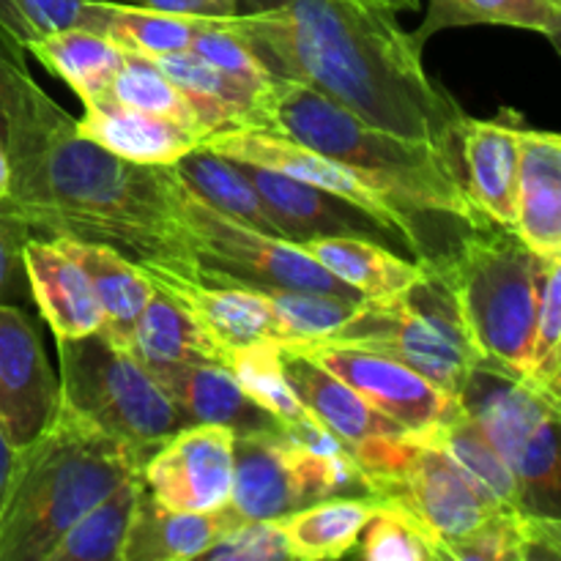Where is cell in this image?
<instances>
[{"label": "cell", "instance_id": "ac0fdd59", "mask_svg": "<svg viewBox=\"0 0 561 561\" xmlns=\"http://www.w3.org/2000/svg\"><path fill=\"white\" fill-rule=\"evenodd\" d=\"M513 230L537 255H561V137L557 131L520 129Z\"/></svg>", "mask_w": 561, "mask_h": 561}, {"label": "cell", "instance_id": "7a4b0ae2", "mask_svg": "<svg viewBox=\"0 0 561 561\" xmlns=\"http://www.w3.org/2000/svg\"><path fill=\"white\" fill-rule=\"evenodd\" d=\"M225 25L277 77L392 135L458 153L466 113L431 80L422 47L370 0H239Z\"/></svg>", "mask_w": 561, "mask_h": 561}, {"label": "cell", "instance_id": "2e32d148", "mask_svg": "<svg viewBox=\"0 0 561 561\" xmlns=\"http://www.w3.org/2000/svg\"><path fill=\"white\" fill-rule=\"evenodd\" d=\"M310 496L296 469L283 425L274 431L233 433V491L230 507L241 518L274 520L307 507Z\"/></svg>", "mask_w": 561, "mask_h": 561}, {"label": "cell", "instance_id": "1f68e13d", "mask_svg": "<svg viewBox=\"0 0 561 561\" xmlns=\"http://www.w3.org/2000/svg\"><path fill=\"white\" fill-rule=\"evenodd\" d=\"M140 493V474L121 482L60 537L47 561H121Z\"/></svg>", "mask_w": 561, "mask_h": 561}, {"label": "cell", "instance_id": "bcb514c9", "mask_svg": "<svg viewBox=\"0 0 561 561\" xmlns=\"http://www.w3.org/2000/svg\"><path fill=\"white\" fill-rule=\"evenodd\" d=\"M118 3L140 5V9L162 11V14L190 16V20L219 22L239 14V0H118Z\"/></svg>", "mask_w": 561, "mask_h": 561}, {"label": "cell", "instance_id": "f546056e", "mask_svg": "<svg viewBox=\"0 0 561 561\" xmlns=\"http://www.w3.org/2000/svg\"><path fill=\"white\" fill-rule=\"evenodd\" d=\"M376 504V499L337 496L307 504L296 513L277 518L290 559H343L354 548Z\"/></svg>", "mask_w": 561, "mask_h": 561}, {"label": "cell", "instance_id": "ee69618b", "mask_svg": "<svg viewBox=\"0 0 561 561\" xmlns=\"http://www.w3.org/2000/svg\"><path fill=\"white\" fill-rule=\"evenodd\" d=\"M27 239L31 233L25 225L0 201V305L20 307V310L33 305L25 257H22V247Z\"/></svg>", "mask_w": 561, "mask_h": 561}, {"label": "cell", "instance_id": "e575fe53", "mask_svg": "<svg viewBox=\"0 0 561 561\" xmlns=\"http://www.w3.org/2000/svg\"><path fill=\"white\" fill-rule=\"evenodd\" d=\"M345 557L365 561H449L444 542L431 529L392 504H376Z\"/></svg>", "mask_w": 561, "mask_h": 561}, {"label": "cell", "instance_id": "4dcf8cb0", "mask_svg": "<svg viewBox=\"0 0 561 561\" xmlns=\"http://www.w3.org/2000/svg\"><path fill=\"white\" fill-rule=\"evenodd\" d=\"M460 25H510L535 31L561 49V3L557 0H431L425 22L411 31L420 47L433 33Z\"/></svg>", "mask_w": 561, "mask_h": 561}, {"label": "cell", "instance_id": "44dd1931", "mask_svg": "<svg viewBox=\"0 0 561 561\" xmlns=\"http://www.w3.org/2000/svg\"><path fill=\"white\" fill-rule=\"evenodd\" d=\"M77 131L104 151L137 164H175L203 142L201 131L190 126L124 107L110 96L85 104Z\"/></svg>", "mask_w": 561, "mask_h": 561}, {"label": "cell", "instance_id": "5bb4252c", "mask_svg": "<svg viewBox=\"0 0 561 561\" xmlns=\"http://www.w3.org/2000/svg\"><path fill=\"white\" fill-rule=\"evenodd\" d=\"M197 148H208V151L233 159V162L257 164V168L274 170V173L305 181V184L310 186H321V190L334 192V195L356 203V206L365 208L367 214H373L376 219H381V222L392 225V228L398 230L387 203H383L359 175L351 173L343 162L316 151V148L301 146V142L288 140V137L261 129L211 131Z\"/></svg>", "mask_w": 561, "mask_h": 561}, {"label": "cell", "instance_id": "7402d4cb", "mask_svg": "<svg viewBox=\"0 0 561 561\" xmlns=\"http://www.w3.org/2000/svg\"><path fill=\"white\" fill-rule=\"evenodd\" d=\"M279 351H283L285 376H288V383L296 392V398L310 411L312 420L321 422L340 442L354 447V444L367 442V438L405 433L398 422H392L381 411L373 409L343 378L329 373L327 367L312 362L310 356L299 354L294 348H285V345H279Z\"/></svg>", "mask_w": 561, "mask_h": 561}, {"label": "cell", "instance_id": "9a60e30c", "mask_svg": "<svg viewBox=\"0 0 561 561\" xmlns=\"http://www.w3.org/2000/svg\"><path fill=\"white\" fill-rule=\"evenodd\" d=\"M520 118L504 113L499 118H469L458 135L460 173L477 211L502 228L515 222V190L520 164Z\"/></svg>", "mask_w": 561, "mask_h": 561}, {"label": "cell", "instance_id": "d590c367", "mask_svg": "<svg viewBox=\"0 0 561 561\" xmlns=\"http://www.w3.org/2000/svg\"><path fill=\"white\" fill-rule=\"evenodd\" d=\"M518 482V507L542 518H561L559 414L546 416L531 431L510 463Z\"/></svg>", "mask_w": 561, "mask_h": 561}, {"label": "cell", "instance_id": "4fadbf2b", "mask_svg": "<svg viewBox=\"0 0 561 561\" xmlns=\"http://www.w3.org/2000/svg\"><path fill=\"white\" fill-rule=\"evenodd\" d=\"M236 164L252 181V186L261 192L266 206L272 208L274 219L283 228L285 241L305 244L310 239H334V236L367 239L414 261L400 230L376 219L365 208L356 206V203L345 201V197L334 195V192L321 190V186H310L305 181L274 173V170L257 168V164Z\"/></svg>", "mask_w": 561, "mask_h": 561}, {"label": "cell", "instance_id": "f6af8a7d", "mask_svg": "<svg viewBox=\"0 0 561 561\" xmlns=\"http://www.w3.org/2000/svg\"><path fill=\"white\" fill-rule=\"evenodd\" d=\"M25 55L27 49L0 25V146H5L9 126L20 110L22 99H25L27 88L36 82L27 69Z\"/></svg>", "mask_w": 561, "mask_h": 561}, {"label": "cell", "instance_id": "9c48e42d", "mask_svg": "<svg viewBox=\"0 0 561 561\" xmlns=\"http://www.w3.org/2000/svg\"><path fill=\"white\" fill-rule=\"evenodd\" d=\"M179 214L201 283L239 285L263 294L321 290L345 299H365L312 261L299 244L247 228L239 219L201 201L186 184L181 186Z\"/></svg>", "mask_w": 561, "mask_h": 561}, {"label": "cell", "instance_id": "6da1fadb", "mask_svg": "<svg viewBox=\"0 0 561 561\" xmlns=\"http://www.w3.org/2000/svg\"><path fill=\"white\" fill-rule=\"evenodd\" d=\"M9 192L0 201L36 239L113 247L148 279H197L179 214L173 164H137L77 131V121L33 82L5 137Z\"/></svg>", "mask_w": 561, "mask_h": 561}, {"label": "cell", "instance_id": "e0dca14e", "mask_svg": "<svg viewBox=\"0 0 561 561\" xmlns=\"http://www.w3.org/2000/svg\"><path fill=\"white\" fill-rule=\"evenodd\" d=\"M148 370L175 403L184 425H222L233 433L274 431L283 425L255 400L247 398L225 365L181 362V365H159Z\"/></svg>", "mask_w": 561, "mask_h": 561}, {"label": "cell", "instance_id": "4316f807", "mask_svg": "<svg viewBox=\"0 0 561 561\" xmlns=\"http://www.w3.org/2000/svg\"><path fill=\"white\" fill-rule=\"evenodd\" d=\"M449 561H559L561 518L504 507L447 546Z\"/></svg>", "mask_w": 561, "mask_h": 561}, {"label": "cell", "instance_id": "f907efd6", "mask_svg": "<svg viewBox=\"0 0 561 561\" xmlns=\"http://www.w3.org/2000/svg\"><path fill=\"white\" fill-rule=\"evenodd\" d=\"M557 3H561V0H557Z\"/></svg>", "mask_w": 561, "mask_h": 561}, {"label": "cell", "instance_id": "d4e9b609", "mask_svg": "<svg viewBox=\"0 0 561 561\" xmlns=\"http://www.w3.org/2000/svg\"><path fill=\"white\" fill-rule=\"evenodd\" d=\"M329 274L354 288L365 299H383L414 285L425 274V266L411 257L398 255L389 247L367 239H310L299 244Z\"/></svg>", "mask_w": 561, "mask_h": 561}, {"label": "cell", "instance_id": "d6986e66", "mask_svg": "<svg viewBox=\"0 0 561 561\" xmlns=\"http://www.w3.org/2000/svg\"><path fill=\"white\" fill-rule=\"evenodd\" d=\"M153 288L179 301L203 332L230 356L244 345L274 340V316L263 290L239 285H208L184 277H153Z\"/></svg>", "mask_w": 561, "mask_h": 561}, {"label": "cell", "instance_id": "681fc988", "mask_svg": "<svg viewBox=\"0 0 561 561\" xmlns=\"http://www.w3.org/2000/svg\"><path fill=\"white\" fill-rule=\"evenodd\" d=\"M5 192H9V159L0 146V197H5Z\"/></svg>", "mask_w": 561, "mask_h": 561}, {"label": "cell", "instance_id": "74e56055", "mask_svg": "<svg viewBox=\"0 0 561 561\" xmlns=\"http://www.w3.org/2000/svg\"><path fill=\"white\" fill-rule=\"evenodd\" d=\"M268 307L274 316V343L296 345L316 343L337 332L365 299H345L321 290H268Z\"/></svg>", "mask_w": 561, "mask_h": 561}, {"label": "cell", "instance_id": "60d3db41", "mask_svg": "<svg viewBox=\"0 0 561 561\" xmlns=\"http://www.w3.org/2000/svg\"><path fill=\"white\" fill-rule=\"evenodd\" d=\"M102 0H0V25L25 47L55 31H99Z\"/></svg>", "mask_w": 561, "mask_h": 561}, {"label": "cell", "instance_id": "c3c4849f", "mask_svg": "<svg viewBox=\"0 0 561 561\" xmlns=\"http://www.w3.org/2000/svg\"><path fill=\"white\" fill-rule=\"evenodd\" d=\"M370 3L383 5V9L394 11V14H398V11H414L416 9V0H370Z\"/></svg>", "mask_w": 561, "mask_h": 561}, {"label": "cell", "instance_id": "484cf974", "mask_svg": "<svg viewBox=\"0 0 561 561\" xmlns=\"http://www.w3.org/2000/svg\"><path fill=\"white\" fill-rule=\"evenodd\" d=\"M126 351L146 367L181 365V362L186 365L208 362V365L228 367L225 351L203 332L201 323L179 301L157 288H153L146 310L137 318Z\"/></svg>", "mask_w": 561, "mask_h": 561}, {"label": "cell", "instance_id": "7bdbcfd3", "mask_svg": "<svg viewBox=\"0 0 561 561\" xmlns=\"http://www.w3.org/2000/svg\"><path fill=\"white\" fill-rule=\"evenodd\" d=\"M201 559L208 561H288V546L279 520L236 518Z\"/></svg>", "mask_w": 561, "mask_h": 561}, {"label": "cell", "instance_id": "8fae6325", "mask_svg": "<svg viewBox=\"0 0 561 561\" xmlns=\"http://www.w3.org/2000/svg\"><path fill=\"white\" fill-rule=\"evenodd\" d=\"M285 348L310 356L312 362L343 378L373 409L398 422L405 433L427 431L463 411L460 400L449 398L425 376L376 351L340 343H296Z\"/></svg>", "mask_w": 561, "mask_h": 561}, {"label": "cell", "instance_id": "836d02e7", "mask_svg": "<svg viewBox=\"0 0 561 561\" xmlns=\"http://www.w3.org/2000/svg\"><path fill=\"white\" fill-rule=\"evenodd\" d=\"M422 433V431H420ZM427 436L438 444L442 449H447L449 458L493 499L502 507H518V482H515L513 469H510L507 460L502 458L496 447L491 444V438L485 436V431L480 427V422L466 411L455 416H449L442 425L427 427ZM520 510V507H518Z\"/></svg>", "mask_w": 561, "mask_h": 561}, {"label": "cell", "instance_id": "b9f144b4", "mask_svg": "<svg viewBox=\"0 0 561 561\" xmlns=\"http://www.w3.org/2000/svg\"><path fill=\"white\" fill-rule=\"evenodd\" d=\"M192 53L206 60V64H211L217 71H222L233 82L252 88L257 93H268L274 80H277V75L257 58L255 49L239 33L230 31L225 20L208 22L197 33L195 42H192Z\"/></svg>", "mask_w": 561, "mask_h": 561}, {"label": "cell", "instance_id": "5b68a950", "mask_svg": "<svg viewBox=\"0 0 561 561\" xmlns=\"http://www.w3.org/2000/svg\"><path fill=\"white\" fill-rule=\"evenodd\" d=\"M542 261L513 228L485 222L436 268L458 301L480 365L526 378Z\"/></svg>", "mask_w": 561, "mask_h": 561}, {"label": "cell", "instance_id": "3957f363", "mask_svg": "<svg viewBox=\"0 0 561 561\" xmlns=\"http://www.w3.org/2000/svg\"><path fill=\"white\" fill-rule=\"evenodd\" d=\"M257 129L316 148L359 175L387 203L422 266H447L488 222L469 201L458 153L378 129L301 82L274 80Z\"/></svg>", "mask_w": 561, "mask_h": 561}, {"label": "cell", "instance_id": "ab89813d", "mask_svg": "<svg viewBox=\"0 0 561 561\" xmlns=\"http://www.w3.org/2000/svg\"><path fill=\"white\" fill-rule=\"evenodd\" d=\"M526 378L561 398V255L542 261Z\"/></svg>", "mask_w": 561, "mask_h": 561}, {"label": "cell", "instance_id": "603a6c76", "mask_svg": "<svg viewBox=\"0 0 561 561\" xmlns=\"http://www.w3.org/2000/svg\"><path fill=\"white\" fill-rule=\"evenodd\" d=\"M85 272L99 307H102V329L113 343L129 345L135 323L153 296V283L135 261L115 252L113 247L91 244L75 239H49Z\"/></svg>", "mask_w": 561, "mask_h": 561}, {"label": "cell", "instance_id": "30bf717a", "mask_svg": "<svg viewBox=\"0 0 561 561\" xmlns=\"http://www.w3.org/2000/svg\"><path fill=\"white\" fill-rule=\"evenodd\" d=\"M142 491L162 507L214 513L233 491V431L184 425L151 449L140 469Z\"/></svg>", "mask_w": 561, "mask_h": 561}, {"label": "cell", "instance_id": "7dc6e473", "mask_svg": "<svg viewBox=\"0 0 561 561\" xmlns=\"http://www.w3.org/2000/svg\"><path fill=\"white\" fill-rule=\"evenodd\" d=\"M14 455H16V449L11 447V442L5 438V433L0 431V513H3L5 491H9V477H11V466H14Z\"/></svg>", "mask_w": 561, "mask_h": 561}, {"label": "cell", "instance_id": "d6a6232c", "mask_svg": "<svg viewBox=\"0 0 561 561\" xmlns=\"http://www.w3.org/2000/svg\"><path fill=\"white\" fill-rule=\"evenodd\" d=\"M206 25L208 20H190V16L162 14L118 0H102V20L96 33L113 42L121 53L153 60L192 49V42Z\"/></svg>", "mask_w": 561, "mask_h": 561}, {"label": "cell", "instance_id": "7c38bea8", "mask_svg": "<svg viewBox=\"0 0 561 561\" xmlns=\"http://www.w3.org/2000/svg\"><path fill=\"white\" fill-rule=\"evenodd\" d=\"M60 409L58 378L25 310L0 305V431L22 449L53 425Z\"/></svg>", "mask_w": 561, "mask_h": 561}, {"label": "cell", "instance_id": "52a82bcc", "mask_svg": "<svg viewBox=\"0 0 561 561\" xmlns=\"http://www.w3.org/2000/svg\"><path fill=\"white\" fill-rule=\"evenodd\" d=\"M60 411L151 455L184 427L157 378L104 332L58 340Z\"/></svg>", "mask_w": 561, "mask_h": 561}, {"label": "cell", "instance_id": "ffe728a7", "mask_svg": "<svg viewBox=\"0 0 561 561\" xmlns=\"http://www.w3.org/2000/svg\"><path fill=\"white\" fill-rule=\"evenodd\" d=\"M31 299L55 340L82 337L102 329V307L85 272L49 239H31L22 247Z\"/></svg>", "mask_w": 561, "mask_h": 561}, {"label": "cell", "instance_id": "8992f818", "mask_svg": "<svg viewBox=\"0 0 561 561\" xmlns=\"http://www.w3.org/2000/svg\"><path fill=\"white\" fill-rule=\"evenodd\" d=\"M316 343L376 351L416 370L455 400L463 398L471 373L480 365L453 290L436 268L427 266L400 294L362 301L337 332Z\"/></svg>", "mask_w": 561, "mask_h": 561}, {"label": "cell", "instance_id": "f35d334b", "mask_svg": "<svg viewBox=\"0 0 561 561\" xmlns=\"http://www.w3.org/2000/svg\"><path fill=\"white\" fill-rule=\"evenodd\" d=\"M107 96L113 99V102L124 104V107L175 121V124L190 126V129L201 131V135L206 137V131L197 124L195 113H192L184 93L164 77V71L159 69L151 58L124 53V60H121L118 71H115Z\"/></svg>", "mask_w": 561, "mask_h": 561}, {"label": "cell", "instance_id": "f1b7e54d", "mask_svg": "<svg viewBox=\"0 0 561 561\" xmlns=\"http://www.w3.org/2000/svg\"><path fill=\"white\" fill-rule=\"evenodd\" d=\"M173 168L181 175V181L208 206L239 219L247 228L285 239L272 208L266 206L261 192L252 186V181L241 173L233 159L219 157L208 148H195L186 157H181Z\"/></svg>", "mask_w": 561, "mask_h": 561}, {"label": "cell", "instance_id": "ba28073f", "mask_svg": "<svg viewBox=\"0 0 561 561\" xmlns=\"http://www.w3.org/2000/svg\"><path fill=\"white\" fill-rule=\"evenodd\" d=\"M348 449L370 499L409 513L444 548L504 510L425 431L376 436Z\"/></svg>", "mask_w": 561, "mask_h": 561}, {"label": "cell", "instance_id": "8d00e7d4", "mask_svg": "<svg viewBox=\"0 0 561 561\" xmlns=\"http://www.w3.org/2000/svg\"><path fill=\"white\" fill-rule=\"evenodd\" d=\"M228 370L233 373L247 398L255 400L277 422L288 425V422L310 420V411L301 405V400L290 389L283 367V351L274 340H261V343L230 351Z\"/></svg>", "mask_w": 561, "mask_h": 561}, {"label": "cell", "instance_id": "277c9868", "mask_svg": "<svg viewBox=\"0 0 561 561\" xmlns=\"http://www.w3.org/2000/svg\"><path fill=\"white\" fill-rule=\"evenodd\" d=\"M146 458L58 409L47 433L14 455L0 513V561H47L93 504L140 474Z\"/></svg>", "mask_w": 561, "mask_h": 561}, {"label": "cell", "instance_id": "83f0119b", "mask_svg": "<svg viewBox=\"0 0 561 561\" xmlns=\"http://www.w3.org/2000/svg\"><path fill=\"white\" fill-rule=\"evenodd\" d=\"M27 53L66 82L82 104H93L107 99L113 77L118 71L124 53L99 33L85 27L55 31L25 44Z\"/></svg>", "mask_w": 561, "mask_h": 561}, {"label": "cell", "instance_id": "cb8c5ba5", "mask_svg": "<svg viewBox=\"0 0 561 561\" xmlns=\"http://www.w3.org/2000/svg\"><path fill=\"white\" fill-rule=\"evenodd\" d=\"M236 518H239V513L230 504L222 510H214V513H184V510L162 507L142 491L121 561L201 559L206 548Z\"/></svg>", "mask_w": 561, "mask_h": 561}]
</instances>
